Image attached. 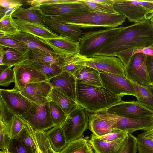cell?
<instances>
[{"label":"cell","instance_id":"obj_1","mask_svg":"<svg viewBox=\"0 0 153 153\" xmlns=\"http://www.w3.org/2000/svg\"><path fill=\"white\" fill-rule=\"evenodd\" d=\"M153 46V27L150 19L126 27L107 43L95 56H116L133 50Z\"/></svg>","mask_w":153,"mask_h":153},{"label":"cell","instance_id":"obj_2","mask_svg":"<svg viewBox=\"0 0 153 153\" xmlns=\"http://www.w3.org/2000/svg\"><path fill=\"white\" fill-rule=\"evenodd\" d=\"M76 94L78 105L92 113L105 111L122 100L121 98L102 86L91 85L78 80L76 82Z\"/></svg>","mask_w":153,"mask_h":153},{"label":"cell","instance_id":"obj_3","mask_svg":"<svg viewBox=\"0 0 153 153\" xmlns=\"http://www.w3.org/2000/svg\"><path fill=\"white\" fill-rule=\"evenodd\" d=\"M60 22L76 25L80 28L95 27L116 28L125 22L126 17L120 14H114L97 11L76 15H63L51 17Z\"/></svg>","mask_w":153,"mask_h":153},{"label":"cell","instance_id":"obj_4","mask_svg":"<svg viewBox=\"0 0 153 153\" xmlns=\"http://www.w3.org/2000/svg\"><path fill=\"white\" fill-rule=\"evenodd\" d=\"M122 27L83 33L79 41V53L87 58L94 57L96 53L118 33Z\"/></svg>","mask_w":153,"mask_h":153},{"label":"cell","instance_id":"obj_5","mask_svg":"<svg viewBox=\"0 0 153 153\" xmlns=\"http://www.w3.org/2000/svg\"><path fill=\"white\" fill-rule=\"evenodd\" d=\"M113 7L119 14L134 23L150 19L153 14V0H113Z\"/></svg>","mask_w":153,"mask_h":153},{"label":"cell","instance_id":"obj_6","mask_svg":"<svg viewBox=\"0 0 153 153\" xmlns=\"http://www.w3.org/2000/svg\"><path fill=\"white\" fill-rule=\"evenodd\" d=\"M20 116L36 131L45 132L55 126L51 117L48 100L40 105L32 102L28 111Z\"/></svg>","mask_w":153,"mask_h":153},{"label":"cell","instance_id":"obj_7","mask_svg":"<svg viewBox=\"0 0 153 153\" xmlns=\"http://www.w3.org/2000/svg\"><path fill=\"white\" fill-rule=\"evenodd\" d=\"M86 111L79 106L68 115L63 125L67 142L79 139L87 128L88 118Z\"/></svg>","mask_w":153,"mask_h":153},{"label":"cell","instance_id":"obj_8","mask_svg":"<svg viewBox=\"0 0 153 153\" xmlns=\"http://www.w3.org/2000/svg\"><path fill=\"white\" fill-rule=\"evenodd\" d=\"M102 86L117 97L126 95L136 97L132 84L125 76L100 71Z\"/></svg>","mask_w":153,"mask_h":153},{"label":"cell","instance_id":"obj_9","mask_svg":"<svg viewBox=\"0 0 153 153\" xmlns=\"http://www.w3.org/2000/svg\"><path fill=\"white\" fill-rule=\"evenodd\" d=\"M115 122L116 129L131 134L137 130L146 131L153 128V116L128 118L108 114L104 111L99 112Z\"/></svg>","mask_w":153,"mask_h":153},{"label":"cell","instance_id":"obj_10","mask_svg":"<svg viewBox=\"0 0 153 153\" xmlns=\"http://www.w3.org/2000/svg\"><path fill=\"white\" fill-rule=\"evenodd\" d=\"M125 68L126 76L129 80L143 86L152 85L147 70L146 55L141 53L133 55Z\"/></svg>","mask_w":153,"mask_h":153},{"label":"cell","instance_id":"obj_11","mask_svg":"<svg viewBox=\"0 0 153 153\" xmlns=\"http://www.w3.org/2000/svg\"><path fill=\"white\" fill-rule=\"evenodd\" d=\"M104 111L108 114L128 118L153 116V110L137 101L121 100Z\"/></svg>","mask_w":153,"mask_h":153},{"label":"cell","instance_id":"obj_12","mask_svg":"<svg viewBox=\"0 0 153 153\" xmlns=\"http://www.w3.org/2000/svg\"><path fill=\"white\" fill-rule=\"evenodd\" d=\"M84 59L82 65L93 68L99 71L126 76L125 66L116 56H98L90 58L84 56Z\"/></svg>","mask_w":153,"mask_h":153},{"label":"cell","instance_id":"obj_13","mask_svg":"<svg viewBox=\"0 0 153 153\" xmlns=\"http://www.w3.org/2000/svg\"><path fill=\"white\" fill-rule=\"evenodd\" d=\"M45 16L53 17L63 15H76L91 12L89 7L80 1L57 3L40 6Z\"/></svg>","mask_w":153,"mask_h":153},{"label":"cell","instance_id":"obj_14","mask_svg":"<svg viewBox=\"0 0 153 153\" xmlns=\"http://www.w3.org/2000/svg\"><path fill=\"white\" fill-rule=\"evenodd\" d=\"M15 86L14 88L21 91L29 84L48 81L39 72L28 65L21 63L14 66Z\"/></svg>","mask_w":153,"mask_h":153},{"label":"cell","instance_id":"obj_15","mask_svg":"<svg viewBox=\"0 0 153 153\" xmlns=\"http://www.w3.org/2000/svg\"><path fill=\"white\" fill-rule=\"evenodd\" d=\"M0 97L11 111L19 116L27 112L32 105V102L24 96L20 91L14 88L0 89Z\"/></svg>","mask_w":153,"mask_h":153},{"label":"cell","instance_id":"obj_16","mask_svg":"<svg viewBox=\"0 0 153 153\" xmlns=\"http://www.w3.org/2000/svg\"><path fill=\"white\" fill-rule=\"evenodd\" d=\"M44 22L45 26L51 31L74 42H79L83 33L78 26L60 22L51 17L45 16Z\"/></svg>","mask_w":153,"mask_h":153},{"label":"cell","instance_id":"obj_17","mask_svg":"<svg viewBox=\"0 0 153 153\" xmlns=\"http://www.w3.org/2000/svg\"><path fill=\"white\" fill-rule=\"evenodd\" d=\"M40 39L57 55L67 57L79 53V42H74L60 36L49 39Z\"/></svg>","mask_w":153,"mask_h":153},{"label":"cell","instance_id":"obj_18","mask_svg":"<svg viewBox=\"0 0 153 153\" xmlns=\"http://www.w3.org/2000/svg\"><path fill=\"white\" fill-rule=\"evenodd\" d=\"M52 87L48 81L29 84L21 93L32 102L40 105L48 100Z\"/></svg>","mask_w":153,"mask_h":153},{"label":"cell","instance_id":"obj_19","mask_svg":"<svg viewBox=\"0 0 153 153\" xmlns=\"http://www.w3.org/2000/svg\"><path fill=\"white\" fill-rule=\"evenodd\" d=\"M48 82L52 88L57 89L76 102V80L73 74L63 71Z\"/></svg>","mask_w":153,"mask_h":153},{"label":"cell","instance_id":"obj_20","mask_svg":"<svg viewBox=\"0 0 153 153\" xmlns=\"http://www.w3.org/2000/svg\"><path fill=\"white\" fill-rule=\"evenodd\" d=\"M88 125L89 130L97 137L102 136L116 130L114 121L99 113L90 115Z\"/></svg>","mask_w":153,"mask_h":153},{"label":"cell","instance_id":"obj_21","mask_svg":"<svg viewBox=\"0 0 153 153\" xmlns=\"http://www.w3.org/2000/svg\"><path fill=\"white\" fill-rule=\"evenodd\" d=\"M127 135L116 140L106 141L93 134L88 142L95 153H118L124 146Z\"/></svg>","mask_w":153,"mask_h":153},{"label":"cell","instance_id":"obj_22","mask_svg":"<svg viewBox=\"0 0 153 153\" xmlns=\"http://www.w3.org/2000/svg\"><path fill=\"white\" fill-rule=\"evenodd\" d=\"M20 32L28 33L40 39H49L59 36L45 26L13 18Z\"/></svg>","mask_w":153,"mask_h":153},{"label":"cell","instance_id":"obj_23","mask_svg":"<svg viewBox=\"0 0 153 153\" xmlns=\"http://www.w3.org/2000/svg\"><path fill=\"white\" fill-rule=\"evenodd\" d=\"M9 37L19 42L28 49L34 50L52 55H57L39 38L31 34L20 32L15 35Z\"/></svg>","mask_w":153,"mask_h":153},{"label":"cell","instance_id":"obj_24","mask_svg":"<svg viewBox=\"0 0 153 153\" xmlns=\"http://www.w3.org/2000/svg\"><path fill=\"white\" fill-rule=\"evenodd\" d=\"M12 16L14 18L45 26L44 20L45 16L39 6H31L26 8L21 7L13 13Z\"/></svg>","mask_w":153,"mask_h":153},{"label":"cell","instance_id":"obj_25","mask_svg":"<svg viewBox=\"0 0 153 153\" xmlns=\"http://www.w3.org/2000/svg\"><path fill=\"white\" fill-rule=\"evenodd\" d=\"M100 72L97 70L86 65H81L73 75L76 80L86 84L96 86H102Z\"/></svg>","mask_w":153,"mask_h":153},{"label":"cell","instance_id":"obj_26","mask_svg":"<svg viewBox=\"0 0 153 153\" xmlns=\"http://www.w3.org/2000/svg\"><path fill=\"white\" fill-rule=\"evenodd\" d=\"M48 99L57 104L68 115L79 106L70 97L53 88L49 94Z\"/></svg>","mask_w":153,"mask_h":153},{"label":"cell","instance_id":"obj_27","mask_svg":"<svg viewBox=\"0 0 153 153\" xmlns=\"http://www.w3.org/2000/svg\"><path fill=\"white\" fill-rule=\"evenodd\" d=\"M45 133L52 148L56 152L61 151L68 143L63 125L55 126Z\"/></svg>","mask_w":153,"mask_h":153},{"label":"cell","instance_id":"obj_28","mask_svg":"<svg viewBox=\"0 0 153 153\" xmlns=\"http://www.w3.org/2000/svg\"><path fill=\"white\" fill-rule=\"evenodd\" d=\"M27 54L28 60L49 62L58 66L61 68L67 57L57 55H52L32 49H28Z\"/></svg>","mask_w":153,"mask_h":153},{"label":"cell","instance_id":"obj_29","mask_svg":"<svg viewBox=\"0 0 153 153\" xmlns=\"http://www.w3.org/2000/svg\"><path fill=\"white\" fill-rule=\"evenodd\" d=\"M22 63L39 72L44 75L48 80L63 71L62 68L59 66L49 62L27 60Z\"/></svg>","mask_w":153,"mask_h":153},{"label":"cell","instance_id":"obj_30","mask_svg":"<svg viewBox=\"0 0 153 153\" xmlns=\"http://www.w3.org/2000/svg\"><path fill=\"white\" fill-rule=\"evenodd\" d=\"M130 80L137 94V101L153 110V85L147 87L143 86Z\"/></svg>","mask_w":153,"mask_h":153},{"label":"cell","instance_id":"obj_31","mask_svg":"<svg viewBox=\"0 0 153 153\" xmlns=\"http://www.w3.org/2000/svg\"><path fill=\"white\" fill-rule=\"evenodd\" d=\"M88 141L82 137L68 142L59 153H94Z\"/></svg>","mask_w":153,"mask_h":153},{"label":"cell","instance_id":"obj_32","mask_svg":"<svg viewBox=\"0 0 153 153\" xmlns=\"http://www.w3.org/2000/svg\"><path fill=\"white\" fill-rule=\"evenodd\" d=\"M90 9L91 12L117 14L114 9L113 0H80Z\"/></svg>","mask_w":153,"mask_h":153},{"label":"cell","instance_id":"obj_33","mask_svg":"<svg viewBox=\"0 0 153 153\" xmlns=\"http://www.w3.org/2000/svg\"><path fill=\"white\" fill-rule=\"evenodd\" d=\"M24 120L25 127L16 139L22 141L31 149L34 153H35L38 146L35 130L29 123Z\"/></svg>","mask_w":153,"mask_h":153},{"label":"cell","instance_id":"obj_34","mask_svg":"<svg viewBox=\"0 0 153 153\" xmlns=\"http://www.w3.org/2000/svg\"><path fill=\"white\" fill-rule=\"evenodd\" d=\"M3 48V65L12 67L28 60L27 52L23 53L10 48Z\"/></svg>","mask_w":153,"mask_h":153},{"label":"cell","instance_id":"obj_35","mask_svg":"<svg viewBox=\"0 0 153 153\" xmlns=\"http://www.w3.org/2000/svg\"><path fill=\"white\" fill-rule=\"evenodd\" d=\"M12 15L11 14L0 19V37L13 36L20 32Z\"/></svg>","mask_w":153,"mask_h":153},{"label":"cell","instance_id":"obj_36","mask_svg":"<svg viewBox=\"0 0 153 153\" xmlns=\"http://www.w3.org/2000/svg\"><path fill=\"white\" fill-rule=\"evenodd\" d=\"M48 100L51 117L55 126L63 125L67 120L68 115L56 103Z\"/></svg>","mask_w":153,"mask_h":153},{"label":"cell","instance_id":"obj_37","mask_svg":"<svg viewBox=\"0 0 153 153\" xmlns=\"http://www.w3.org/2000/svg\"><path fill=\"white\" fill-rule=\"evenodd\" d=\"M7 124L11 139L16 138L25 126L24 120L20 116L14 113L11 116Z\"/></svg>","mask_w":153,"mask_h":153},{"label":"cell","instance_id":"obj_38","mask_svg":"<svg viewBox=\"0 0 153 153\" xmlns=\"http://www.w3.org/2000/svg\"><path fill=\"white\" fill-rule=\"evenodd\" d=\"M84 61V57L79 53L67 57L63 66V71H65L73 74Z\"/></svg>","mask_w":153,"mask_h":153},{"label":"cell","instance_id":"obj_39","mask_svg":"<svg viewBox=\"0 0 153 153\" xmlns=\"http://www.w3.org/2000/svg\"><path fill=\"white\" fill-rule=\"evenodd\" d=\"M12 67L4 65H0V85L7 87L15 82V73Z\"/></svg>","mask_w":153,"mask_h":153},{"label":"cell","instance_id":"obj_40","mask_svg":"<svg viewBox=\"0 0 153 153\" xmlns=\"http://www.w3.org/2000/svg\"><path fill=\"white\" fill-rule=\"evenodd\" d=\"M35 133L38 148L41 153H59L52 148L45 132L35 130Z\"/></svg>","mask_w":153,"mask_h":153},{"label":"cell","instance_id":"obj_41","mask_svg":"<svg viewBox=\"0 0 153 153\" xmlns=\"http://www.w3.org/2000/svg\"><path fill=\"white\" fill-rule=\"evenodd\" d=\"M138 53L153 56V46L134 50L129 52L120 53L118 54L116 57L120 59L125 67L128 64L131 56L134 54Z\"/></svg>","mask_w":153,"mask_h":153},{"label":"cell","instance_id":"obj_42","mask_svg":"<svg viewBox=\"0 0 153 153\" xmlns=\"http://www.w3.org/2000/svg\"><path fill=\"white\" fill-rule=\"evenodd\" d=\"M0 47L10 48L23 53L27 52L28 50L19 42L7 36L0 37Z\"/></svg>","mask_w":153,"mask_h":153},{"label":"cell","instance_id":"obj_43","mask_svg":"<svg viewBox=\"0 0 153 153\" xmlns=\"http://www.w3.org/2000/svg\"><path fill=\"white\" fill-rule=\"evenodd\" d=\"M11 140L8 126L0 120V148L1 150L8 149Z\"/></svg>","mask_w":153,"mask_h":153},{"label":"cell","instance_id":"obj_44","mask_svg":"<svg viewBox=\"0 0 153 153\" xmlns=\"http://www.w3.org/2000/svg\"><path fill=\"white\" fill-rule=\"evenodd\" d=\"M8 150L12 153H34L24 142L16 138L11 140Z\"/></svg>","mask_w":153,"mask_h":153},{"label":"cell","instance_id":"obj_45","mask_svg":"<svg viewBox=\"0 0 153 153\" xmlns=\"http://www.w3.org/2000/svg\"><path fill=\"white\" fill-rule=\"evenodd\" d=\"M138 153H153V141L148 139L143 138L138 135L136 137Z\"/></svg>","mask_w":153,"mask_h":153},{"label":"cell","instance_id":"obj_46","mask_svg":"<svg viewBox=\"0 0 153 153\" xmlns=\"http://www.w3.org/2000/svg\"><path fill=\"white\" fill-rule=\"evenodd\" d=\"M137 139L131 134L128 133L125 144L118 153H136Z\"/></svg>","mask_w":153,"mask_h":153},{"label":"cell","instance_id":"obj_47","mask_svg":"<svg viewBox=\"0 0 153 153\" xmlns=\"http://www.w3.org/2000/svg\"><path fill=\"white\" fill-rule=\"evenodd\" d=\"M128 133L116 129L104 135L97 137L99 139L106 141H112L123 137L127 135Z\"/></svg>","mask_w":153,"mask_h":153},{"label":"cell","instance_id":"obj_48","mask_svg":"<svg viewBox=\"0 0 153 153\" xmlns=\"http://www.w3.org/2000/svg\"><path fill=\"white\" fill-rule=\"evenodd\" d=\"M77 0H33L26 1L27 4L31 6H39L57 3L74 2Z\"/></svg>","mask_w":153,"mask_h":153},{"label":"cell","instance_id":"obj_49","mask_svg":"<svg viewBox=\"0 0 153 153\" xmlns=\"http://www.w3.org/2000/svg\"><path fill=\"white\" fill-rule=\"evenodd\" d=\"M146 64L150 82L153 85V56L146 55Z\"/></svg>","mask_w":153,"mask_h":153},{"label":"cell","instance_id":"obj_50","mask_svg":"<svg viewBox=\"0 0 153 153\" xmlns=\"http://www.w3.org/2000/svg\"><path fill=\"white\" fill-rule=\"evenodd\" d=\"M22 5V1L16 0H0V7L7 8L16 6H21Z\"/></svg>","mask_w":153,"mask_h":153},{"label":"cell","instance_id":"obj_51","mask_svg":"<svg viewBox=\"0 0 153 153\" xmlns=\"http://www.w3.org/2000/svg\"><path fill=\"white\" fill-rule=\"evenodd\" d=\"M20 6H16L10 7L7 8L0 7V19L8 16L12 14Z\"/></svg>","mask_w":153,"mask_h":153},{"label":"cell","instance_id":"obj_52","mask_svg":"<svg viewBox=\"0 0 153 153\" xmlns=\"http://www.w3.org/2000/svg\"><path fill=\"white\" fill-rule=\"evenodd\" d=\"M138 135L143 138L149 139L153 141V128L149 130L144 131Z\"/></svg>","mask_w":153,"mask_h":153},{"label":"cell","instance_id":"obj_53","mask_svg":"<svg viewBox=\"0 0 153 153\" xmlns=\"http://www.w3.org/2000/svg\"><path fill=\"white\" fill-rule=\"evenodd\" d=\"M4 55L3 48L0 47V65H3Z\"/></svg>","mask_w":153,"mask_h":153},{"label":"cell","instance_id":"obj_54","mask_svg":"<svg viewBox=\"0 0 153 153\" xmlns=\"http://www.w3.org/2000/svg\"><path fill=\"white\" fill-rule=\"evenodd\" d=\"M150 21L151 22V23L152 26L153 27V14L152 15L151 17L150 18Z\"/></svg>","mask_w":153,"mask_h":153},{"label":"cell","instance_id":"obj_55","mask_svg":"<svg viewBox=\"0 0 153 153\" xmlns=\"http://www.w3.org/2000/svg\"><path fill=\"white\" fill-rule=\"evenodd\" d=\"M5 151L6 153H12L11 152H10L8 151V149H7V150H5Z\"/></svg>","mask_w":153,"mask_h":153},{"label":"cell","instance_id":"obj_56","mask_svg":"<svg viewBox=\"0 0 153 153\" xmlns=\"http://www.w3.org/2000/svg\"><path fill=\"white\" fill-rule=\"evenodd\" d=\"M0 153H6L5 151L1 150L0 152Z\"/></svg>","mask_w":153,"mask_h":153},{"label":"cell","instance_id":"obj_57","mask_svg":"<svg viewBox=\"0 0 153 153\" xmlns=\"http://www.w3.org/2000/svg\"><path fill=\"white\" fill-rule=\"evenodd\" d=\"M38 153H41L40 149H39V148H38Z\"/></svg>","mask_w":153,"mask_h":153},{"label":"cell","instance_id":"obj_58","mask_svg":"<svg viewBox=\"0 0 153 153\" xmlns=\"http://www.w3.org/2000/svg\"><path fill=\"white\" fill-rule=\"evenodd\" d=\"M38 153V150H37L36 151V153Z\"/></svg>","mask_w":153,"mask_h":153}]
</instances>
